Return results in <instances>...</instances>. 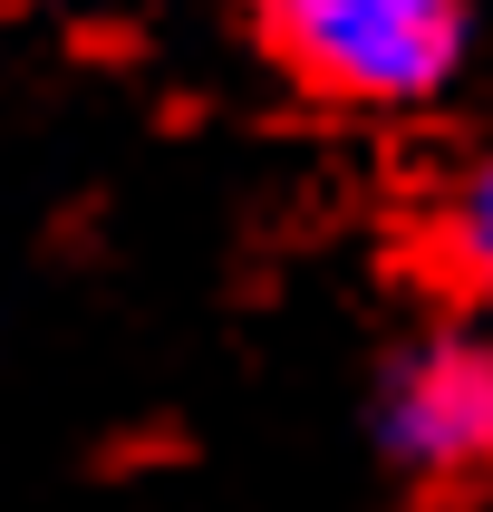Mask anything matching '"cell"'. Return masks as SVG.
<instances>
[{
    "instance_id": "obj_3",
    "label": "cell",
    "mask_w": 493,
    "mask_h": 512,
    "mask_svg": "<svg viewBox=\"0 0 493 512\" xmlns=\"http://www.w3.org/2000/svg\"><path fill=\"white\" fill-rule=\"evenodd\" d=\"M435 252H445V281L464 290V310L493 329V145L455 165V184L435 203Z\"/></svg>"
},
{
    "instance_id": "obj_4",
    "label": "cell",
    "mask_w": 493,
    "mask_h": 512,
    "mask_svg": "<svg viewBox=\"0 0 493 512\" xmlns=\"http://www.w3.org/2000/svg\"><path fill=\"white\" fill-rule=\"evenodd\" d=\"M0 10H20V0H0Z\"/></svg>"
},
{
    "instance_id": "obj_1",
    "label": "cell",
    "mask_w": 493,
    "mask_h": 512,
    "mask_svg": "<svg viewBox=\"0 0 493 512\" xmlns=\"http://www.w3.org/2000/svg\"><path fill=\"white\" fill-rule=\"evenodd\" d=\"M290 78L339 107H426L445 97L474 39V0H252Z\"/></svg>"
},
{
    "instance_id": "obj_2",
    "label": "cell",
    "mask_w": 493,
    "mask_h": 512,
    "mask_svg": "<svg viewBox=\"0 0 493 512\" xmlns=\"http://www.w3.org/2000/svg\"><path fill=\"white\" fill-rule=\"evenodd\" d=\"M377 455L406 484H493V329L445 319L387 358L377 377Z\"/></svg>"
}]
</instances>
